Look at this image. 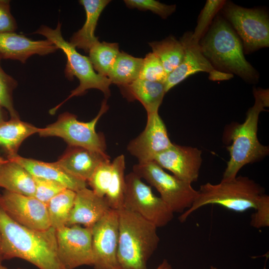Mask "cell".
<instances>
[{
    "mask_svg": "<svg viewBox=\"0 0 269 269\" xmlns=\"http://www.w3.org/2000/svg\"><path fill=\"white\" fill-rule=\"evenodd\" d=\"M0 235L3 260L17 258L39 269H67L58 255L55 229L40 231L24 227L0 205Z\"/></svg>",
    "mask_w": 269,
    "mask_h": 269,
    "instance_id": "obj_1",
    "label": "cell"
},
{
    "mask_svg": "<svg viewBox=\"0 0 269 269\" xmlns=\"http://www.w3.org/2000/svg\"><path fill=\"white\" fill-rule=\"evenodd\" d=\"M199 44L217 70L235 74L247 82L258 81L259 73L246 59L241 39L224 18L218 15L214 19Z\"/></svg>",
    "mask_w": 269,
    "mask_h": 269,
    "instance_id": "obj_2",
    "label": "cell"
},
{
    "mask_svg": "<svg viewBox=\"0 0 269 269\" xmlns=\"http://www.w3.org/2000/svg\"><path fill=\"white\" fill-rule=\"evenodd\" d=\"M253 94L255 103L248 110L245 122L236 126L231 133L232 144L227 147L230 157L222 180L234 178L246 164L259 161L269 154V147L261 144L257 136L259 115L269 106V90L254 88Z\"/></svg>",
    "mask_w": 269,
    "mask_h": 269,
    "instance_id": "obj_3",
    "label": "cell"
},
{
    "mask_svg": "<svg viewBox=\"0 0 269 269\" xmlns=\"http://www.w3.org/2000/svg\"><path fill=\"white\" fill-rule=\"evenodd\" d=\"M120 269H147L148 260L159 243L157 228L138 214L124 207L117 210Z\"/></svg>",
    "mask_w": 269,
    "mask_h": 269,
    "instance_id": "obj_4",
    "label": "cell"
},
{
    "mask_svg": "<svg viewBox=\"0 0 269 269\" xmlns=\"http://www.w3.org/2000/svg\"><path fill=\"white\" fill-rule=\"evenodd\" d=\"M191 207L179 217L184 222L194 211L208 205H218L230 210L242 213L255 209L265 194L264 188L248 177L239 176L218 184L201 185Z\"/></svg>",
    "mask_w": 269,
    "mask_h": 269,
    "instance_id": "obj_5",
    "label": "cell"
},
{
    "mask_svg": "<svg viewBox=\"0 0 269 269\" xmlns=\"http://www.w3.org/2000/svg\"><path fill=\"white\" fill-rule=\"evenodd\" d=\"M61 28V24L58 22L55 29L42 25L34 32L44 36L64 52L67 58L65 77L70 80L76 77L79 81V86L71 92L70 95L63 102L51 109L50 111L51 114L54 113L70 98L81 96L90 89L100 90L104 93L106 99L111 96L110 86L111 83L109 78L98 74L94 70L89 57L80 54L75 47L64 39Z\"/></svg>",
    "mask_w": 269,
    "mask_h": 269,
    "instance_id": "obj_6",
    "label": "cell"
},
{
    "mask_svg": "<svg viewBox=\"0 0 269 269\" xmlns=\"http://www.w3.org/2000/svg\"><path fill=\"white\" fill-rule=\"evenodd\" d=\"M106 99L102 103L97 115L91 121L80 122L77 117L68 112L60 115L57 120L45 128H40V136H56L62 138L68 146L81 147L89 150L106 153V143L102 134L96 131L100 118L108 110Z\"/></svg>",
    "mask_w": 269,
    "mask_h": 269,
    "instance_id": "obj_7",
    "label": "cell"
},
{
    "mask_svg": "<svg viewBox=\"0 0 269 269\" xmlns=\"http://www.w3.org/2000/svg\"><path fill=\"white\" fill-rule=\"evenodd\" d=\"M133 172L156 189L173 213L188 209L197 196L192 184L168 174L154 161L135 164Z\"/></svg>",
    "mask_w": 269,
    "mask_h": 269,
    "instance_id": "obj_8",
    "label": "cell"
},
{
    "mask_svg": "<svg viewBox=\"0 0 269 269\" xmlns=\"http://www.w3.org/2000/svg\"><path fill=\"white\" fill-rule=\"evenodd\" d=\"M222 9L241 39L245 53L269 47V18L266 11L245 8L231 2H226Z\"/></svg>",
    "mask_w": 269,
    "mask_h": 269,
    "instance_id": "obj_9",
    "label": "cell"
},
{
    "mask_svg": "<svg viewBox=\"0 0 269 269\" xmlns=\"http://www.w3.org/2000/svg\"><path fill=\"white\" fill-rule=\"evenodd\" d=\"M125 181L123 207L138 214L157 228L165 226L172 220L174 213L140 177L133 171L125 176Z\"/></svg>",
    "mask_w": 269,
    "mask_h": 269,
    "instance_id": "obj_10",
    "label": "cell"
},
{
    "mask_svg": "<svg viewBox=\"0 0 269 269\" xmlns=\"http://www.w3.org/2000/svg\"><path fill=\"white\" fill-rule=\"evenodd\" d=\"M59 258L67 269L93 264L92 228L79 225L56 229Z\"/></svg>",
    "mask_w": 269,
    "mask_h": 269,
    "instance_id": "obj_11",
    "label": "cell"
},
{
    "mask_svg": "<svg viewBox=\"0 0 269 269\" xmlns=\"http://www.w3.org/2000/svg\"><path fill=\"white\" fill-rule=\"evenodd\" d=\"M91 228L94 269H120L117 210L110 209Z\"/></svg>",
    "mask_w": 269,
    "mask_h": 269,
    "instance_id": "obj_12",
    "label": "cell"
},
{
    "mask_svg": "<svg viewBox=\"0 0 269 269\" xmlns=\"http://www.w3.org/2000/svg\"><path fill=\"white\" fill-rule=\"evenodd\" d=\"M184 50L183 58L179 65L169 73L164 83L166 93L189 76L199 72L209 73L212 81L229 80L233 77L230 74L215 69L202 53L199 42L192 38V32L185 33L180 38Z\"/></svg>",
    "mask_w": 269,
    "mask_h": 269,
    "instance_id": "obj_13",
    "label": "cell"
},
{
    "mask_svg": "<svg viewBox=\"0 0 269 269\" xmlns=\"http://www.w3.org/2000/svg\"><path fill=\"white\" fill-rule=\"evenodd\" d=\"M0 205L14 221L26 228L45 230L51 227L47 205L34 196L4 190Z\"/></svg>",
    "mask_w": 269,
    "mask_h": 269,
    "instance_id": "obj_14",
    "label": "cell"
},
{
    "mask_svg": "<svg viewBox=\"0 0 269 269\" xmlns=\"http://www.w3.org/2000/svg\"><path fill=\"white\" fill-rule=\"evenodd\" d=\"M170 141L165 125L158 112L147 114L143 131L127 146L129 153L143 164L153 161L155 157L170 147Z\"/></svg>",
    "mask_w": 269,
    "mask_h": 269,
    "instance_id": "obj_15",
    "label": "cell"
},
{
    "mask_svg": "<svg viewBox=\"0 0 269 269\" xmlns=\"http://www.w3.org/2000/svg\"><path fill=\"white\" fill-rule=\"evenodd\" d=\"M201 154V150L196 147L173 143L168 149L157 154L153 161L178 178L192 184L199 177Z\"/></svg>",
    "mask_w": 269,
    "mask_h": 269,
    "instance_id": "obj_16",
    "label": "cell"
},
{
    "mask_svg": "<svg viewBox=\"0 0 269 269\" xmlns=\"http://www.w3.org/2000/svg\"><path fill=\"white\" fill-rule=\"evenodd\" d=\"M58 49L47 39L32 40L14 32L0 33V55L2 59L25 63L32 55H45Z\"/></svg>",
    "mask_w": 269,
    "mask_h": 269,
    "instance_id": "obj_17",
    "label": "cell"
},
{
    "mask_svg": "<svg viewBox=\"0 0 269 269\" xmlns=\"http://www.w3.org/2000/svg\"><path fill=\"white\" fill-rule=\"evenodd\" d=\"M110 209L105 197L97 195L87 187L76 192L73 206L66 226L92 228Z\"/></svg>",
    "mask_w": 269,
    "mask_h": 269,
    "instance_id": "obj_18",
    "label": "cell"
},
{
    "mask_svg": "<svg viewBox=\"0 0 269 269\" xmlns=\"http://www.w3.org/2000/svg\"><path fill=\"white\" fill-rule=\"evenodd\" d=\"M110 159L106 153L78 146H68L56 163L71 175L87 182L97 167Z\"/></svg>",
    "mask_w": 269,
    "mask_h": 269,
    "instance_id": "obj_19",
    "label": "cell"
},
{
    "mask_svg": "<svg viewBox=\"0 0 269 269\" xmlns=\"http://www.w3.org/2000/svg\"><path fill=\"white\" fill-rule=\"evenodd\" d=\"M7 159L18 163L32 176L56 181L62 184L67 189L77 192L87 187V182L69 174L56 162H44L25 158L18 154Z\"/></svg>",
    "mask_w": 269,
    "mask_h": 269,
    "instance_id": "obj_20",
    "label": "cell"
},
{
    "mask_svg": "<svg viewBox=\"0 0 269 269\" xmlns=\"http://www.w3.org/2000/svg\"><path fill=\"white\" fill-rule=\"evenodd\" d=\"M111 1L110 0H80L84 7L86 20L82 28L74 33L69 42L76 48L81 49L89 53L90 48L98 41L95 31L101 13Z\"/></svg>",
    "mask_w": 269,
    "mask_h": 269,
    "instance_id": "obj_21",
    "label": "cell"
},
{
    "mask_svg": "<svg viewBox=\"0 0 269 269\" xmlns=\"http://www.w3.org/2000/svg\"><path fill=\"white\" fill-rule=\"evenodd\" d=\"M119 87L122 95L128 100L140 102L147 114L158 112L166 93L164 83L139 78L130 84Z\"/></svg>",
    "mask_w": 269,
    "mask_h": 269,
    "instance_id": "obj_22",
    "label": "cell"
},
{
    "mask_svg": "<svg viewBox=\"0 0 269 269\" xmlns=\"http://www.w3.org/2000/svg\"><path fill=\"white\" fill-rule=\"evenodd\" d=\"M40 128L20 119L0 122V149L6 158L17 154L23 141L29 136L38 133Z\"/></svg>",
    "mask_w": 269,
    "mask_h": 269,
    "instance_id": "obj_23",
    "label": "cell"
},
{
    "mask_svg": "<svg viewBox=\"0 0 269 269\" xmlns=\"http://www.w3.org/2000/svg\"><path fill=\"white\" fill-rule=\"evenodd\" d=\"M0 187L5 190L28 196H34V177L18 163L7 159L0 166Z\"/></svg>",
    "mask_w": 269,
    "mask_h": 269,
    "instance_id": "obj_24",
    "label": "cell"
},
{
    "mask_svg": "<svg viewBox=\"0 0 269 269\" xmlns=\"http://www.w3.org/2000/svg\"><path fill=\"white\" fill-rule=\"evenodd\" d=\"M143 58L134 57L124 51L119 54L108 78L118 87L131 84L138 78Z\"/></svg>",
    "mask_w": 269,
    "mask_h": 269,
    "instance_id": "obj_25",
    "label": "cell"
},
{
    "mask_svg": "<svg viewBox=\"0 0 269 269\" xmlns=\"http://www.w3.org/2000/svg\"><path fill=\"white\" fill-rule=\"evenodd\" d=\"M148 44L152 49V52L159 59L167 75L179 65L183 58V46L180 40L173 36Z\"/></svg>",
    "mask_w": 269,
    "mask_h": 269,
    "instance_id": "obj_26",
    "label": "cell"
},
{
    "mask_svg": "<svg viewBox=\"0 0 269 269\" xmlns=\"http://www.w3.org/2000/svg\"><path fill=\"white\" fill-rule=\"evenodd\" d=\"M76 192L65 189L47 204L50 226L55 229L66 226L72 209Z\"/></svg>",
    "mask_w": 269,
    "mask_h": 269,
    "instance_id": "obj_27",
    "label": "cell"
},
{
    "mask_svg": "<svg viewBox=\"0 0 269 269\" xmlns=\"http://www.w3.org/2000/svg\"><path fill=\"white\" fill-rule=\"evenodd\" d=\"M113 173L105 198L110 209L118 210L124 205L126 188L125 158L123 154L117 156L112 161Z\"/></svg>",
    "mask_w": 269,
    "mask_h": 269,
    "instance_id": "obj_28",
    "label": "cell"
},
{
    "mask_svg": "<svg viewBox=\"0 0 269 269\" xmlns=\"http://www.w3.org/2000/svg\"><path fill=\"white\" fill-rule=\"evenodd\" d=\"M120 52L118 43L99 41L90 48L89 58L94 70L107 77Z\"/></svg>",
    "mask_w": 269,
    "mask_h": 269,
    "instance_id": "obj_29",
    "label": "cell"
},
{
    "mask_svg": "<svg viewBox=\"0 0 269 269\" xmlns=\"http://www.w3.org/2000/svg\"><path fill=\"white\" fill-rule=\"evenodd\" d=\"M226 2L223 0H207L199 15L195 30L192 32V38L194 40L199 42L208 30L215 15L222 8Z\"/></svg>",
    "mask_w": 269,
    "mask_h": 269,
    "instance_id": "obj_30",
    "label": "cell"
},
{
    "mask_svg": "<svg viewBox=\"0 0 269 269\" xmlns=\"http://www.w3.org/2000/svg\"><path fill=\"white\" fill-rule=\"evenodd\" d=\"M2 57L0 55V106L9 114L11 119H20L13 101V92L17 82L6 73L1 66Z\"/></svg>",
    "mask_w": 269,
    "mask_h": 269,
    "instance_id": "obj_31",
    "label": "cell"
},
{
    "mask_svg": "<svg viewBox=\"0 0 269 269\" xmlns=\"http://www.w3.org/2000/svg\"><path fill=\"white\" fill-rule=\"evenodd\" d=\"M113 173L112 161L102 162L87 181L92 190L98 196L105 197L109 187Z\"/></svg>",
    "mask_w": 269,
    "mask_h": 269,
    "instance_id": "obj_32",
    "label": "cell"
},
{
    "mask_svg": "<svg viewBox=\"0 0 269 269\" xmlns=\"http://www.w3.org/2000/svg\"><path fill=\"white\" fill-rule=\"evenodd\" d=\"M167 75L160 61L154 53L149 52L143 58L138 78L164 83Z\"/></svg>",
    "mask_w": 269,
    "mask_h": 269,
    "instance_id": "obj_33",
    "label": "cell"
},
{
    "mask_svg": "<svg viewBox=\"0 0 269 269\" xmlns=\"http://www.w3.org/2000/svg\"><path fill=\"white\" fill-rule=\"evenodd\" d=\"M124 2L130 8L150 10L162 18H166L176 9L175 5H166L154 0H125Z\"/></svg>",
    "mask_w": 269,
    "mask_h": 269,
    "instance_id": "obj_34",
    "label": "cell"
},
{
    "mask_svg": "<svg viewBox=\"0 0 269 269\" xmlns=\"http://www.w3.org/2000/svg\"><path fill=\"white\" fill-rule=\"evenodd\" d=\"M33 177L35 184L34 197L46 205L53 197L67 189L62 184L56 181L34 176Z\"/></svg>",
    "mask_w": 269,
    "mask_h": 269,
    "instance_id": "obj_35",
    "label": "cell"
},
{
    "mask_svg": "<svg viewBox=\"0 0 269 269\" xmlns=\"http://www.w3.org/2000/svg\"><path fill=\"white\" fill-rule=\"evenodd\" d=\"M251 216V225L260 229L269 227V196L265 194L259 201Z\"/></svg>",
    "mask_w": 269,
    "mask_h": 269,
    "instance_id": "obj_36",
    "label": "cell"
},
{
    "mask_svg": "<svg viewBox=\"0 0 269 269\" xmlns=\"http://www.w3.org/2000/svg\"><path fill=\"white\" fill-rule=\"evenodd\" d=\"M16 22L10 11V1L0 0V33L14 32Z\"/></svg>",
    "mask_w": 269,
    "mask_h": 269,
    "instance_id": "obj_37",
    "label": "cell"
},
{
    "mask_svg": "<svg viewBox=\"0 0 269 269\" xmlns=\"http://www.w3.org/2000/svg\"><path fill=\"white\" fill-rule=\"evenodd\" d=\"M155 269H173L166 259H164Z\"/></svg>",
    "mask_w": 269,
    "mask_h": 269,
    "instance_id": "obj_38",
    "label": "cell"
},
{
    "mask_svg": "<svg viewBox=\"0 0 269 269\" xmlns=\"http://www.w3.org/2000/svg\"><path fill=\"white\" fill-rule=\"evenodd\" d=\"M7 111L0 106V122L7 120Z\"/></svg>",
    "mask_w": 269,
    "mask_h": 269,
    "instance_id": "obj_39",
    "label": "cell"
},
{
    "mask_svg": "<svg viewBox=\"0 0 269 269\" xmlns=\"http://www.w3.org/2000/svg\"><path fill=\"white\" fill-rule=\"evenodd\" d=\"M3 261L1 254V239L0 235V263H1Z\"/></svg>",
    "mask_w": 269,
    "mask_h": 269,
    "instance_id": "obj_40",
    "label": "cell"
},
{
    "mask_svg": "<svg viewBox=\"0 0 269 269\" xmlns=\"http://www.w3.org/2000/svg\"><path fill=\"white\" fill-rule=\"evenodd\" d=\"M7 160V158H4V157H3L2 156H1L0 155V166L3 164V163H4L5 162H6V161Z\"/></svg>",
    "mask_w": 269,
    "mask_h": 269,
    "instance_id": "obj_41",
    "label": "cell"
},
{
    "mask_svg": "<svg viewBox=\"0 0 269 269\" xmlns=\"http://www.w3.org/2000/svg\"><path fill=\"white\" fill-rule=\"evenodd\" d=\"M0 269H8L7 268H6V267L3 266L1 264V263H0ZM22 269V268H16V269Z\"/></svg>",
    "mask_w": 269,
    "mask_h": 269,
    "instance_id": "obj_42",
    "label": "cell"
},
{
    "mask_svg": "<svg viewBox=\"0 0 269 269\" xmlns=\"http://www.w3.org/2000/svg\"><path fill=\"white\" fill-rule=\"evenodd\" d=\"M210 269H218L216 267L211 266L210 268Z\"/></svg>",
    "mask_w": 269,
    "mask_h": 269,
    "instance_id": "obj_43",
    "label": "cell"
}]
</instances>
